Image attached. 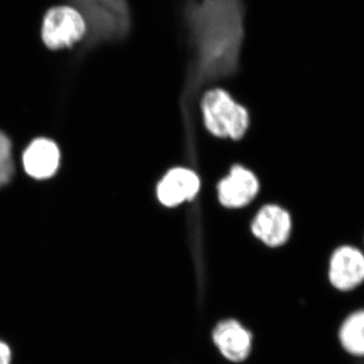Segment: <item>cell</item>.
I'll return each mask as SVG.
<instances>
[{
    "label": "cell",
    "mask_w": 364,
    "mask_h": 364,
    "mask_svg": "<svg viewBox=\"0 0 364 364\" xmlns=\"http://www.w3.org/2000/svg\"><path fill=\"white\" fill-rule=\"evenodd\" d=\"M243 0H188L183 20L191 51L184 98L210 82L234 75L245 39Z\"/></svg>",
    "instance_id": "1"
},
{
    "label": "cell",
    "mask_w": 364,
    "mask_h": 364,
    "mask_svg": "<svg viewBox=\"0 0 364 364\" xmlns=\"http://www.w3.org/2000/svg\"><path fill=\"white\" fill-rule=\"evenodd\" d=\"M87 23L86 41L91 45L117 42L129 35L132 14L128 0H70Z\"/></svg>",
    "instance_id": "2"
},
{
    "label": "cell",
    "mask_w": 364,
    "mask_h": 364,
    "mask_svg": "<svg viewBox=\"0 0 364 364\" xmlns=\"http://www.w3.org/2000/svg\"><path fill=\"white\" fill-rule=\"evenodd\" d=\"M202 111L208 131L218 138L239 140L248 130V112L221 88L205 93Z\"/></svg>",
    "instance_id": "3"
},
{
    "label": "cell",
    "mask_w": 364,
    "mask_h": 364,
    "mask_svg": "<svg viewBox=\"0 0 364 364\" xmlns=\"http://www.w3.org/2000/svg\"><path fill=\"white\" fill-rule=\"evenodd\" d=\"M42 41L51 50L71 48L87 36V23L75 7L59 6L46 13L41 30Z\"/></svg>",
    "instance_id": "4"
},
{
    "label": "cell",
    "mask_w": 364,
    "mask_h": 364,
    "mask_svg": "<svg viewBox=\"0 0 364 364\" xmlns=\"http://www.w3.org/2000/svg\"><path fill=\"white\" fill-rule=\"evenodd\" d=\"M330 286L340 294H351L364 287V253L353 246L333 252L328 267Z\"/></svg>",
    "instance_id": "5"
},
{
    "label": "cell",
    "mask_w": 364,
    "mask_h": 364,
    "mask_svg": "<svg viewBox=\"0 0 364 364\" xmlns=\"http://www.w3.org/2000/svg\"><path fill=\"white\" fill-rule=\"evenodd\" d=\"M259 182L252 171L236 165L229 176L220 181L218 196L220 203L229 208H240L250 203L257 196Z\"/></svg>",
    "instance_id": "6"
},
{
    "label": "cell",
    "mask_w": 364,
    "mask_h": 364,
    "mask_svg": "<svg viewBox=\"0 0 364 364\" xmlns=\"http://www.w3.org/2000/svg\"><path fill=\"white\" fill-rule=\"evenodd\" d=\"M200 188V177L193 170L177 167L169 170L157 186L159 202L174 208L193 200Z\"/></svg>",
    "instance_id": "7"
},
{
    "label": "cell",
    "mask_w": 364,
    "mask_h": 364,
    "mask_svg": "<svg viewBox=\"0 0 364 364\" xmlns=\"http://www.w3.org/2000/svg\"><path fill=\"white\" fill-rule=\"evenodd\" d=\"M253 234L270 247L284 245L291 231V215L275 205L261 208L252 223Z\"/></svg>",
    "instance_id": "8"
},
{
    "label": "cell",
    "mask_w": 364,
    "mask_h": 364,
    "mask_svg": "<svg viewBox=\"0 0 364 364\" xmlns=\"http://www.w3.org/2000/svg\"><path fill=\"white\" fill-rule=\"evenodd\" d=\"M23 163L28 176L36 179L50 178L59 167L58 146L48 139H37L26 148Z\"/></svg>",
    "instance_id": "9"
},
{
    "label": "cell",
    "mask_w": 364,
    "mask_h": 364,
    "mask_svg": "<svg viewBox=\"0 0 364 364\" xmlns=\"http://www.w3.org/2000/svg\"><path fill=\"white\" fill-rule=\"evenodd\" d=\"M336 340L347 358L364 360V306L345 314L337 326Z\"/></svg>",
    "instance_id": "10"
},
{
    "label": "cell",
    "mask_w": 364,
    "mask_h": 364,
    "mask_svg": "<svg viewBox=\"0 0 364 364\" xmlns=\"http://www.w3.org/2000/svg\"><path fill=\"white\" fill-rule=\"evenodd\" d=\"M213 338L223 355L229 360H244L250 352V334L236 321L220 323L214 330Z\"/></svg>",
    "instance_id": "11"
},
{
    "label": "cell",
    "mask_w": 364,
    "mask_h": 364,
    "mask_svg": "<svg viewBox=\"0 0 364 364\" xmlns=\"http://www.w3.org/2000/svg\"><path fill=\"white\" fill-rule=\"evenodd\" d=\"M14 173L13 161L11 159L0 161V186L9 182Z\"/></svg>",
    "instance_id": "12"
},
{
    "label": "cell",
    "mask_w": 364,
    "mask_h": 364,
    "mask_svg": "<svg viewBox=\"0 0 364 364\" xmlns=\"http://www.w3.org/2000/svg\"><path fill=\"white\" fill-rule=\"evenodd\" d=\"M11 144L9 138L0 133V161L11 159Z\"/></svg>",
    "instance_id": "13"
},
{
    "label": "cell",
    "mask_w": 364,
    "mask_h": 364,
    "mask_svg": "<svg viewBox=\"0 0 364 364\" xmlns=\"http://www.w3.org/2000/svg\"><path fill=\"white\" fill-rule=\"evenodd\" d=\"M11 351L9 345L0 340V364H11Z\"/></svg>",
    "instance_id": "14"
}]
</instances>
